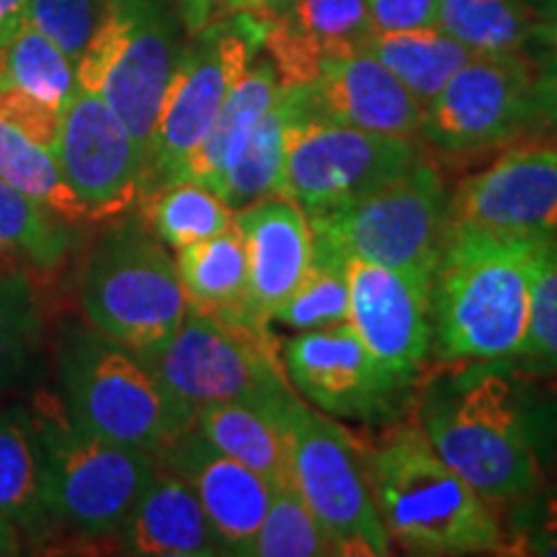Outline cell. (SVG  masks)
<instances>
[{
  "mask_svg": "<svg viewBox=\"0 0 557 557\" xmlns=\"http://www.w3.org/2000/svg\"><path fill=\"white\" fill-rule=\"evenodd\" d=\"M436 455L485 500L527 498L540 485V459L511 382L472 372L418 410Z\"/></svg>",
  "mask_w": 557,
  "mask_h": 557,
  "instance_id": "277c9868",
  "label": "cell"
},
{
  "mask_svg": "<svg viewBox=\"0 0 557 557\" xmlns=\"http://www.w3.org/2000/svg\"><path fill=\"white\" fill-rule=\"evenodd\" d=\"M0 517L37 529L47 513V468L37 416L24 408L0 410Z\"/></svg>",
  "mask_w": 557,
  "mask_h": 557,
  "instance_id": "484cf974",
  "label": "cell"
},
{
  "mask_svg": "<svg viewBox=\"0 0 557 557\" xmlns=\"http://www.w3.org/2000/svg\"><path fill=\"white\" fill-rule=\"evenodd\" d=\"M447 222L519 238H555L557 143H519L465 178L449 197Z\"/></svg>",
  "mask_w": 557,
  "mask_h": 557,
  "instance_id": "2e32d148",
  "label": "cell"
},
{
  "mask_svg": "<svg viewBox=\"0 0 557 557\" xmlns=\"http://www.w3.org/2000/svg\"><path fill=\"white\" fill-rule=\"evenodd\" d=\"M431 276L434 271L346 259V323L387 372L406 382H413L434 341Z\"/></svg>",
  "mask_w": 557,
  "mask_h": 557,
  "instance_id": "5bb4252c",
  "label": "cell"
},
{
  "mask_svg": "<svg viewBox=\"0 0 557 557\" xmlns=\"http://www.w3.org/2000/svg\"><path fill=\"white\" fill-rule=\"evenodd\" d=\"M26 13H29V0H0V52L26 24Z\"/></svg>",
  "mask_w": 557,
  "mask_h": 557,
  "instance_id": "7bdbcfd3",
  "label": "cell"
},
{
  "mask_svg": "<svg viewBox=\"0 0 557 557\" xmlns=\"http://www.w3.org/2000/svg\"><path fill=\"white\" fill-rule=\"evenodd\" d=\"M436 26L472 52H521L540 29L521 0H442Z\"/></svg>",
  "mask_w": 557,
  "mask_h": 557,
  "instance_id": "1f68e13d",
  "label": "cell"
},
{
  "mask_svg": "<svg viewBox=\"0 0 557 557\" xmlns=\"http://www.w3.org/2000/svg\"><path fill=\"white\" fill-rule=\"evenodd\" d=\"M542 377H545V380H542V389H545L547 398L557 406V372L555 374H542Z\"/></svg>",
  "mask_w": 557,
  "mask_h": 557,
  "instance_id": "bcb514c9",
  "label": "cell"
},
{
  "mask_svg": "<svg viewBox=\"0 0 557 557\" xmlns=\"http://www.w3.org/2000/svg\"><path fill=\"white\" fill-rule=\"evenodd\" d=\"M81 302L96 331L137 357L169 344L189 310L176 259L143 222H127L96 243L83 269Z\"/></svg>",
  "mask_w": 557,
  "mask_h": 557,
  "instance_id": "5b68a950",
  "label": "cell"
},
{
  "mask_svg": "<svg viewBox=\"0 0 557 557\" xmlns=\"http://www.w3.org/2000/svg\"><path fill=\"white\" fill-rule=\"evenodd\" d=\"M0 122H5L32 143L41 145L54 156L60 137L62 111H54L37 99L18 94V90L0 86Z\"/></svg>",
  "mask_w": 557,
  "mask_h": 557,
  "instance_id": "f35d334b",
  "label": "cell"
},
{
  "mask_svg": "<svg viewBox=\"0 0 557 557\" xmlns=\"http://www.w3.org/2000/svg\"><path fill=\"white\" fill-rule=\"evenodd\" d=\"M103 0H29L26 21L78 62L99 24Z\"/></svg>",
  "mask_w": 557,
  "mask_h": 557,
  "instance_id": "74e56055",
  "label": "cell"
},
{
  "mask_svg": "<svg viewBox=\"0 0 557 557\" xmlns=\"http://www.w3.org/2000/svg\"><path fill=\"white\" fill-rule=\"evenodd\" d=\"M18 549H21V542H18L16 524L0 517V557L18 555Z\"/></svg>",
  "mask_w": 557,
  "mask_h": 557,
  "instance_id": "ee69618b",
  "label": "cell"
},
{
  "mask_svg": "<svg viewBox=\"0 0 557 557\" xmlns=\"http://www.w3.org/2000/svg\"><path fill=\"white\" fill-rule=\"evenodd\" d=\"M421 156L418 139L377 135L310 114L305 90L302 109L287 129L278 194L315 218L395 178Z\"/></svg>",
  "mask_w": 557,
  "mask_h": 557,
  "instance_id": "7c38bea8",
  "label": "cell"
},
{
  "mask_svg": "<svg viewBox=\"0 0 557 557\" xmlns=\"http://www.w3.org/2000/svg\"><path fill=\"white\" fill-rule=\"evenodd\" d=\"M282 361L299 398L333 418L387 416L408 385L369 354L348 323L302 331L282 346Z\"/></svg>",
  "mask_w": 557,
  "mask_h": 557,
  "instance_id": "9a60e30c",
  "label": "cell"
},
{
  "mask_svg": "<svg viewBox=\"0 0 557 557\" xmlns=\"http://www.w3.org/2000/svg\"><path fill=\"white\" fill-rule=\"evenodd\" d=\"M361 470L389 542L410 555H487L504 529L487 500L431 447L410 418L359 444Z\"/></svg>",
  "mask_w": 557,
  "mask_h": 557,
  "instance_id": "7a4b0ae2",
  "label": "cell"
},
{
  "mask_svg": "<svg viewBox=\"0 0 557 557\" xmlns=\"http://www.w3.org/2000/svg\"><path fill=\"white\" fill-rule=\"evenodd\" d=\"M305 103V86H282L259 127L250 135L246 150L235 160L233 169L220 184V199L227 207L240 209L250 201L282 191L284 145H287L289 122Z\"/></svg>",
  "mask_w": 557,
  "mask_h": 557,
  "instance_id": "83f0119b",
  "label": "cell"
},
{
  "mask_svg": "<svg viewBox=\"0 0 557 557\" xmlns=\"http://www.w3.org/2000/svg\"><path fill=\"white\" fill-rule=\"evenodd\" d=\"M173 3H176L181 26L189 32V37L214 21L235 16V13H250V16L259 13L256 0H173Z\"/></svg>",
  "mask_w": 557,
  "mask_h": 557,
  "instance_id": "60d3db41",
  "label": "cell"
},
{
  "mask_svg": "<svg viewBox=\"0 0 557 557\" xmlns=\"http://www.w3.org/2000/svg\"><path fill=\"white\" fill-rule=\"evenodd\" d=\"M537 555H557V542H540L537 549H532Z\"/></svg>",
  "mask_w": 557,
  "mask_h": 557,
  "instance_id": "7dc6e473",
  "label": "cell"
},
{
  "mask_svg": "<svg viewBox=\"0 0 557 557\" xmlns=\"http://www.w3.org/2000/svg\"><path fill=\"white\" fill-rule=\"evenodd\" d=\"M372 34L364 0H292L261 21V50L282 86H308L325 60L367 50Z\"/></svg>",
  "mask_w": 557,
  "mask_h": 557,
  "instance_id": "44dd1931",
  "label": "cell"
},
{
  "mask_svg": "<svg viewBox=\"0 0 557 557\" xmlns=\"http://www.w3.org/2000/svg\"><path fill=\"white\" fill-rule=\"evenodd\" d=\"M145 207V222L160 243L181 250L191 243L207 240L233 225L235 209L197 181H165L139 197Z\"/></svg>",
  "mask_w": 557,
  "mask_h": 557,
  "instance_id": "f1b7e54d",
  "label": "cell"
},
{
  "mask_svg": "<svg viewBox=\"0 0 557 557\" xmlns=\"http://www.w3.org/2000/svg\"><path fill=\"white\" fill-rule=\"evenodd\" d=\"M47 468V513L88 537L120 532L148 487L158 457L107 442L58 406L37 413Z\"/></svg>",
  "mask_w": 557,
  "mask_h": 557,
  "instance_id": "8fae6325",
  "label": "cell"
},
{
  "mask_svg": "<svg viewBox=\"0 0 557 557\" xmlns=\"http://www.w3.org/2000/svg\"><path fill=\"white\" fill-rule=\"evenodd\" d=\"M143 359L194 410L233 400L276 406L295 395L274 333L250 318L186 310L169 344Z\"/></svg>",
  "mask_w": 557,
  "mask_h": 557,
  "instance_id": "52a82bcc",
  "label": "cell"
},
{
  "mask_svg": "<svg viewBox=\"0 0 557 557\" xmlns=\"http://www.w3.org/2000/svg\"><path fill=\"white\" fill-rule=\"evenodd\" d=\"M282 406L284 400L276 406L246 400L214 403L197 410L194 431H199L222 455L238 459L248 470L259 472L271 487H276L292 483Z\"/></svg>",
  "mask_w": 557,
  "mask_h": 557,
  "instance_id": "cb8c5ba5",
  "label": "cell"
},
{
  "mask_svg": "<svg viewBox=\"0 0 557 557\" xmlns=\"http://www.w3.org/2000/svg\"><path fill=\"white\" fill-rule=\"evenodd\" d=\"M278 88H282V83H278V75L269 58L250 62V67L222 103L218 120L209 127L207 137L181 163L178 173L171 181H197V184L218 191L235 160L246 150L248 139L259 127L263 114L276 101Z\"/></svg>",
  "mask_w": 557,
  "mask_h": 557,
  "instance_id": "603a6c76",
  "label": "cell"
},
{
  "mask_svg": "<svg viewBox=\"0 0 557 557\" xmlns=\"http://www.w3.org/2000/svg\"><path fill=\"white\" fill-rule=\"evenodd\" d=\"M259 50L261 21L250 13L214 21L181 47L145 150L143 194L176 176Z\"/></svg>",
  "mask_w": 557,
  "mask_h": 557,
  "instance_id": "9c48e42d",
  "label": "cell"
},
{
  "mask_svg": "<svg viewBox=\"0 0 557 557\" xmlns=\"http://www.w3.org/2000/svg\"><path fill=\"white\" fill-rule=\"evenodd\" d=\"M122 549L143 557L227 555L199 498L176 472L158 462L148 487L120 527Z\"/></svg>",
  "mask_w": 557,
  "mask_h": 557,
  "instance_id": "7402d4cb",
  "label": "cell"
},
{
  "mask_svg": "<svg viewBox=\"0 0 557 557\" xmlns=\"http://www.w3.org/2000/svg\"><path fill=\"white\" fill-rule=\"evenodd\" d=\"M178 24L173 0H103L99 24L75 62L78 86L109 103L143 160L181 52Z\"/></svg>",
  "mask_w": 557,
  "mask_h": 557,
  "instance_id": "8992f818",
  "label": "cell"
},
{
  "mask_svg": "<svg viewBox=\"0 0 557 557\" xmlns=\"http://www.w3.org/2000/svg\"><path fill=\"white\" fill-rule=\"evenodd\" d=\"M256 5H259L256 18L267 21V18H274V16H278V13L287 11L292 5V0H256Z\"/></svg>",
  "mask_w": 557,
  "mask_h": 557,
  "instance_id": "f6af8a7d",
  "label": "cell"
},
{
  "mask_svg": "<svg viewBox=\"0 0 557 557\" xmlns=\"http://www.w3.org/2000/svg\"><path fill=\"white\" fill-rule=\"evenodd\" d=\"M534 103L537 116L557 127V47L545 67H537V83H534Z\"/></svg>",
  "mask_w": 557,
  "mask_h": 557,
  "instance_id": "b9f144b4",
  "label": "cell"
},
{
  "mask_svg": "<svg viewBox=\"0 0 557 557\" xmlns=\"http://www.w3.org/2000/svg\"><path fill=\"white\" fill-rule=\"evenodd\" d=\"M519 359L537 374L557 372V240L534 276L527 341Z\"/></svg>",
  "mask_w": 557,
  "mask_h": 557,
  "instance_id": "8d00e7d4",
  "label": "cell"
},
{
  "mask_svg": "<svg viewBox=\"0 0 557 557\" xmlns=\"http://www.w3.org/2000/svg\"><path fill=\"white\" fill-rule=\"evenodd\" d=\"M39 312L24 276H0V389L13 385L34 357Z\"/></svg>",
  "mask_w": 557,
  "mask_h": 557,
  "instance_id": "d590c367",
  "label": "cell"
},
{
  "mask_svg": "<svg viewBox=\"0 0 557 557\" xmlns=\"http://www.w3.org/2000/svg\"><path fill=\"white\" fill-rule=\"evenodd\" d=\"M248 263V315L269 325L278 305L302 282L312 261V227L305 209L269 194L235 209Z\"/></svg>",
  "mask_w": 557,
  "mask_h": 557,
  "instance_id": "d6986e66",
  "label": "cell"
},
{
  "mask_svg": "<svg viewBox=\"0 0 557 557\" xmlns=\"http://www.w3.org/2000/svg\"><path fill=\"white\" fill-rule=\"evenodd\" d=\"M534 83L521 52H475L423 107L418 137L449 156L498 148L537 116Z\"/></svg>",
  "mask_w": 557,
  "mask_h": 557,
  "instance_id": "4fadbf2b",
  "label": "cell"
},
{
  "mask_svg": "<svg viewBox=\"0 0 557 557\" xmlns=\"http://www.w3.org/2000/svg\"><path fill=\"white\" fill-rule=\"evenodd\" d=\"M54 158L90 220L116 218L139 201L143 150L101 96L81 88L67 103Z\"/></svg>",
  "mask_w": 557,
  "mask_h": 557,
  "instance_id": "e0dca14e",
  "label": "cell"
},
{
  "mask_svg": "<svg viewBox=\"0 0 557 557\" xmlns=\"http://www.w3.org/2000/svg\"><path fill=\"white\" fill-rule=\"evenodd\" d=\"M176 269L189 310L212 318H250L246 248L235 222L212 238L176 250Z\"/></svg>",
  "mask_w": 557,
  "mask_h": 557,
  "instance_id": "d4e9b609",
  "label": "cell"
},
{
  "mask_svg": "<svg viewBox=\"0 0 557 557\" xmlns=\"http://www.w3.org/2000/svg\"><path fill=\"white\" fill-rule=\"evenodd\" d=\"M65 413L88 434L160 455L194 429L197 410L178 400L143 357L101 331L70 333L60 351Z\"/></svg>",
  "mask_w": 557,
  "mask_h": 557,
  "instance_id": "3957f363",
  "label": "cell"
},
{
  "mask_svg": "<svg viewBox=\"0 0 557 557\" xmlns=\"http://www.w3.org/2000/svg\"><path fill=\"white\" fill-rule=\"evenodd\" d=\"M308 90L310 114L377 135L416 139L423 107L372 52L325 60Z\"/></svg>",
  "mask_w": 557,
  "mask_h": 557,
  "instance_id": "ffe728a7",
  "label": "cell"
},
{
  "mask_svg": "<svg viewBox=\"0 0 557 557\" xmlns=\"http://www.w3.org/2000/svg\"><path fill=\"white\" fill-rule=\"evenodd\" d=\"M553 243L555 238L449 225L431 276V346L436 359L447 364L519 359L534 276Z\"/></svg>",
  "mask_w": 557,
  "mask_h": 557,
  "instance_id": "6da1fadb",
  "label": "cell"
},
{
  "mask_svg": "<svg viewBox=\"0 0 557 557\" xmlns=\"http://www.w3.org/2000/svg\"><path fill=\"white\" fill-rule=\"evenodd\" d=\"M295 331L325 329L348 320L346 259L312 238V261L302 282L278 305L274 318Z\"/></svg>",
  "mask_w": 557,
  "mask_h": 557,
  "instance_id": "836d02e7",
  "label": "cell"
},
{
  "mask_svg": "<svg viewBox=\"0 0 557 557\" xmlns=\"http://www.w3.org/2000/svg\"><path fill=\"white\" fill-rule=\"evenodd\" d=\"M449 194L431 160L310 220L312 238L344 259L434 271L447 238Z\"/></svg>",
  "mask_w": 557,
  "mask_h": 557,
  "instance_id": "ba28073f",
  "label": "cell"
},
{
  "mask_svg": "<svg viewBox=\"0 0 557 557\" xmlns=\"http://www.w3.org/2000/svg\"><path fill=\"white\" fill-rule=\"evenodd\" d=\"M158 462L191 487L227 555H248L271 500L267 480L194 429L160 451Z\"/></svg>",
  "mask_w": 557,
  "mask_h": 557,
  "instance_id": "ac0fdd59",
  "label": "cell"
},
{
  "mask_svg": "<svg viewBox=\"0 0 557 557\" xmlns=\"http://www.w3.org/2000/svg\"><path fill=\"white\" fill-rule=\"evenodd\" d=\"M70 246V222L0 181V261L45 271L58 267Z\"/></svg>",
  "mask_w": 557,
  "mask_h": 557,
  "instance_id": "d6a6232c",
  "label": "cell"
},
{
  "mask_svg": "<svg viewBox=\"0 0 557 557\" xmlns=\"http://www.w3.org/2000/svg\"><path fill=\"white\" fill-rule=\"evenodd\" d=\"M292 483L329 534L336 555L393 553L361 470L357 438L336 418L312 410L299 395L282 406Z\"/></svg>",
  "mask_w": 557,
  "mask_h": 557,
  "instance_id": "30bf717a",
  "label": "cell"
},
{
  "mask_svg": "<svg viewBox=\"0 0 557 557\" xmlns=\"http://www.w3.org/2000/svg\"><path fill=\"white\" fill-rule=\"evenodd\" d=\"M0 86L18 90L62 114L81 90L75 62L29 21L0 52Z\"/></svg>",
  "mask_w": 557,
  "mask_h": 557,
  "instance_id": "f546056e",
  "label": "cell"
},
{
  "mask_svg": "<svg viewBox=\"0 0 557 557\" xmlns=\"http://www.w3.org/2000/svg\"><path fill=\"white\" fill-rule=\"evenodd\" d=\"M367 52H372L413 94L421 107H426L438 90L447 86L451 75L475 54L438 26L374 32Z\"/></svg>",
  "mask_w": 557,
  "mask_h": 557,
  "instance_id": "4316f807",
  "label": "cell"
},
{
  "mask_svg": "<svg viewBox=\"0 0 557 557\" xmlns=\"http://www.w3.org/2000/svg\"><path fill=\"white\" fill-rule=\"evenodd\" d=\"M250 557H325L336 555L329 534L299 496L295 483L271 487L267 517L250 545Z\"/></svg>",
  "mask_w": 557,
  "mask_h": 557,
  "instance_id": "e575fe53",
  "label": "cell"
},
{
  "mask_svg": "<svg viewBox=\"0 0 557 557\" xmlns=\"http://www.w3.org/2000/svg\"><path fill=\"white\" fill-rule=\"evenodd\" d=\"M0 181L70 225L90 220L88 209L62 176L58 158L5 122H0Z\"/></svg>",
  "mask_w": 557,
  "mask_h": 557,
  "instance_id": "4dcf8cb0",
  "label": "cell"
},
{
  "mask_svg": "<svg viewBox=\"0 0 557 557\" xmlns=\"http://www.w3.org/2000/svg\"><path fill=\"white\" fill-rule=\"evenodd\" d=\"M374 32H406L436 26L442 0H364Z\"/></svg>",
  "mask_w": 557,
  "mask_h": 557,
  "instance_id": "ab89813d",
  "label": "cell"
}]
</instances>
